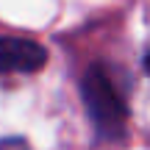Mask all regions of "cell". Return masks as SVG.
Listing matches in <instances>:
<instances>
[{"instance_id":"cell-1","label":"cell","mask_w":150,"mask_h":150,"mask_svg":"<svg viewBox=\"0 0 150 150\" xmlns=\"http://www.w3.org/2000/svg\"><path fill=\"white\" fill-rule=\"evenodd\" d=\"M81 89H83V103L97 134L106 136V139L122 136L125 120H128V106H125V97L120 95L114 78L103 67H92L86 72Z\"/></svg>"},{"instance_id":"cell-4","label":"cell","mask_w":150,"mask_h":150,"mask_svg":"<svg viewBox=\"0 0 150 150\" xmlns=\"http://www.w3.org/2000/svg\"><path fill=\"white\" fill-rule=\"evenodd\" d=\"M142 64H145V70H147V75H150V50L145 53V59H142Z\"/></svg>"},{"instance_id":"cell-2","label":"cell","mask_w":150,"mask_h":150,"mask_svg":"<svg viewBox=\"0 0 150 150\" xmlns=\"http://www.w3.org/2000/svg\"><path fill=\"white\" fill-rule=\"evenodd\" d=\"M47 53L42 45L31 42V39H14L3 36L0 39V78L3 75H28L45 67Z\"/></svg>"},{"instance_id":"cell-3","label":"cell","mask_w":150,"mask_h":150,"mask_svg":"<svg viewBox=\"0 0 150 150\" xmlns=\"http://www.w3.org/2000/svg\"><path fill=\"white\" fill-rule=\"evenodd\" d=\"M0 150H31L25 139H0Z\"/></svg>"}]
</instances>
